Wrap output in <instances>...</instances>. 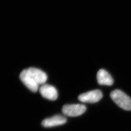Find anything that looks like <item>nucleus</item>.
Listing matches in <instances>:
<instances>
[{"mask_svg":"<svg viewBox=\"0 0 131 131\" xmlns=\"http://www.w3.org/2000/svg\"><path fill=\"white\" fill-rule=\"evenodd\" d=\"M97 79L98 83L101 85H112L114 83L111 75L103 69L99 70L97 74Z\"/></svg>","mask_w":131,"mask_h":131,"instance_id":"6e6552de","label":"nucleus"},{"mask_svg":"<svg viewBox=\"0 0 131 131\" xmlns=\"http://www.w3.org/2000/svg\"><path fill=\"white\" fill-rule=\"evenodd\" d=\"M28 74L39 85L45 84L47 80V75L38 69L35 68H29L26 69Z\"/></svg>","mask_w":131,"mask_h":131,"instance_id":"20e7f679","label":"nucleus"},{"mask_svg":"<svg viewBox=\"0 0 131 131\" xmlns=\"http://www.w3.org/2000/svg\"><path fill=\"white\" fill-rule=\"evenodd\" d=\"M86 109V106L84 104H66L63 106L62 111L66 116L74 117L84 114Z\"/></svg>","mask_w":131,"mask_h":131,"instance_id":"f03ea898","label":"nucleus"},{"mask_svg":"<svg viewBox=\"0 0 131 131\" xmlns=\"http://www.w3.org/2000/svg\"><path fill=\"white\" fill-rule=\"evenodd\" d=\"M19 78L22 82L31 91L34 92H36L38 91L39 85L28 74L26 69L24 70L21 72L19 75Z\"/></svg>","mask_w":131,"mask_h":131,"instance_id":"39448f33","label":"nucleus"},{"mask_svg":"<svg viewBox=\"0 0 131 131\" xmlns=\"http://www.w3.org/2000/svg\"><path fill=\"white\" fill-rule=\"evenodd\" d=\"M67 122L65 117L61 115H56L43 120L41 125L44 127H52L64 124Z\"/></svg>","mask_w":131,"mask_h":131,"instance_id":"0eeeda50","label":"nucleus"},{"mask_svg":"<svg viewBox=\"0 0 131 131\" xmlns=\"http://www.w3.org/2000/svg\"><path fill=\"white\" fill-rule=\"evenodd\" d=\"M39 92L44 98L50 100L54 101L58 97V92L56 89L49 84L42 85L39 88Z\"/></svg>","mask_w":131,"mask_h":131,"instance_id":"423d86ee","label":"nucleus"},{"mask_svg":"<svg viewBox=\"0 0 131 131\" xmlns=\"http://www.w3.org/2000/svg\"><path fill=\"white\" fill-rule=\"evenodd\" d=\"M110 97L119 107L127 111L131 110V98L122 90H113L110 93Z\"/></svg>","mask_w":131,"mask_h":131,"instance_id":"f257e3e1","label":"nucleus"},{"mask_svg":"<svg viewBox=\"0 0 131 131\" xmlns=\"http://www.w3.org/2000/svg\"><path fill=\"white\" fill-rule=\"evenodd\" d=\"M103 98V94L100 90L96 89L80 95L78 99L83 103H95Z\"/></svg>","mask_w":131,"mask_h":131,"instance_id":"7ed1b4c3","label":"nucleus"}]
</instances>
